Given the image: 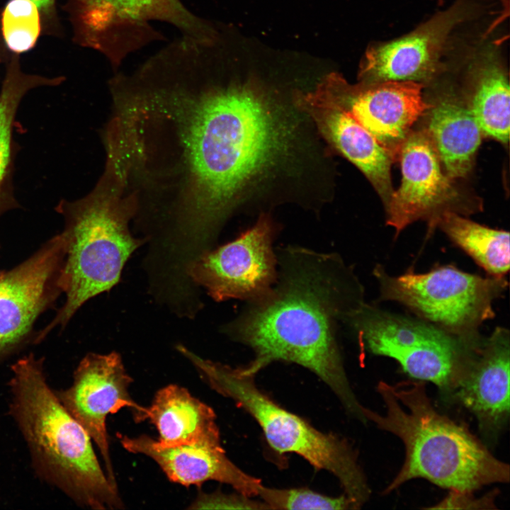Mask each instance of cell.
I'll use <instances>...</instances> for the list:
<instances>
[{
    "label": "cell",
    "instance_id": "12",
    "mask_svg": "<svg viewBox=\"0 0 510 510\" xmlns=\"http://www.w3.org/2000/svg\"><path fill=\"white\" fill-rule=\"evenodd\" d=\"M422 85L409 81L353 85L332 72L310 94L348 113L396 157L412 125L431 106L423 98Z\"/></svg>",
    "mask_w": 510,
    "mask_h": 510
},
{
    "label": "cell",
    "instance_id": "18",
    "mask_svg": "<svg viewBox=\"0 0 510 510\" xmlns=\"http://www.w3.org/2000/svg\"><path fill=\"white\" fill-rule=\"evenodd\" d=\"M295 103L312 119L325 140L363 173L386 205L394 191L390 175L394 154L339 106L309 92L297 94Z\"/></svg>",
    "mask_w": 510,
    "mask_h": 510
},
{
    "label": "cell",
    "instance_id": "8",
    "mask_svg": "<svg viewBox=\"0 0 510 510\" xmlns=\"http://www.w3.org/2000/svg\"><path fill=\"white\" fill-rule=\"evenodd\" d=\"M373 273L380 300L398 302L417 317L461 336L480 334V326L495 316L494 302L508 287L505 277H483L453 264L425 273L410 268L399 276L378 264Z\"/></svg>",
    "mask_w": 510,
    "mask_h": 510
},
{
    "label": "cell",
    "instance_id": "22",
    "mask_svg": "<svg viewBox=\"0 0 510 510\" xmlns=\"http://www.w3.org/2000/svg\"><path fill=\"white\" fill-rule=\"evenodd\" d=\"M62 81V76L47 78L23 73L16 60L7 68L0 91V217L11 210L21 208L14 196L13 186L16 152L13 133L21 101L32 89L57 86Z\"/></svg>",
    "mask_w": 510,
    "mask_h": 510
},
{
    "label": "cell",
    "instance_id": "4",
    "mask_svg": "<svg viewBox=\"0 0 510 510\" xmlns=\"http://www.w3.org/2000/svg\"><path fill=\"white\" fill-rule=\"evenodd\" d=\"M11 370L8 414L26 443L35 474L79 506L123 509L118 487L102 470L91 438L50 386L44 358L30 353Z\"/></svg>",
    "mask_w": 510,
    "mask_h": 510
},
{
    "label": "cell",
    "instance_id": "10",
    "mask_svg": "<svg viewBox=\"0 0 510 510\" xmlns=\"http://www.w3.org/2000/svg\"><path fill=\"white\" fill-rule=\"evenodd\" d=\"M62 232L10 270L0 271V365L34 344V325L63 293Z\"/></svg>",
    "mask_w": 510,
    "mask_h": 510
},
{
    "label": "cell",
    "instance_id": "21",
    "mask_svg": "<svg viewBox=\"0 0 510 510\" xmlns=\"http://www.w3.org/2000/svg\"><path fill=\"white\" fill-rule=\"evenodd\" d=\"M430 108L427 132L445 174L450 179L465 177L481 143L477 122L468 106L451 93L443 94Z\"/></svg>",
    "mask_w": 510,
    "mask_h": 510
},
{
    "label": "cell",
    "instance_id": "5",
    "mask_svg": "<svg viewBox=\"0 0 510 510\" xmlns=\"http://www.w3.org/2000/svg\"><path fill=\"white\" fill-rule=\"evenodd\" d=\"M55 210L64 221L61 282L65 301L52 320L35 334V344L55 327L64 329L89 300L114 287L127 261L146 243L130 232L133 210L118 184L105 171L90 193L74 201L62 199Z\"/></svg>",
    "mask_w": 510,
    "mask_h": 510
},
{
    "label": "cell",
    "instance_id": "17",
    "mask_svg": "<svg viewBox=\"0 0 510 510\" xmlns=\"http://www.w3.org/2000/svg\"><path fill=\"white\" fill-rule=\"evenodd\" d=\"M128 451L142 454L154 460L168 479L188 487L214 480L232 487L248 497H257L263 485L261 480L238 468L227 456L221 446H160L147 435L129 437L117 434Z\"/></svg>",
    "mask_w": 510,
    "mask_h": 510
},
{
    "label": "cell",
    "instance_id": "24",
    "mask_svg": "<svg viewBox=\"0 0 510 510\" xmlns=\"http://www.w3.org/2000/svg\"><path fill=\"white\" fill-rule=\"evenodd\" d=\"M1 27L10 50L17 53L29 50L40 35L39 8L32 0H10L2 13Z\"/></svg>",
    "mask_w": 510,
    "mask_h": 510
},
{
    "label": "cell",
    "instance_id": "6",
    "mask_svg": "<svg viewBox=\"0 0 510 510\" xmlns=\"http://www.w3.org/2000/svg\"><path fill=\"white\" fill-rule=\"evenodd\" d=\"M179 351L215 391L233 400L259 424L270 446L279 453H295L317 470L336 477L344 494L361 509L371 490L358 455L344 438L324 433L280 407L256 385L255 375L242 368L204 359L183 345Z\"/></svg>",
    "mask_w": 510,
    "mask_h": 510
},
{
    "label": "cell",
    "instance_id": "1",
    "mask_svg": "<svg viewBox=\"0 0 510 510\" xmlns=\"http://www.w3.org/2000/svg\"><path fill=\"white\" fill-rule=\"evenodd\" d=\"M276 253L271 289L249 302L222 332L254 351L245 373L256 375L275 361L296 363L318 376L346 412L366 424L365 407L351 387L336 339L338 323L366 302L361 283L338 254L296 246Z\"/></svg>",
    "mask_w": 510,
    "mask_h": 510
},
{
    "label": "cell",
    "instance_id": "20",
    "mask_svg": "<svg viewBox=\"0 0 510 510\" xmlns=\"http://www.w3.org/2000/svg\"><path fill=\"white\" fill-rule=\"evenodd\" d=\"M467 74L468 107L482 132L504 144L508 143L509 84L499 51L492 45L476 50L469 60Z\"/></svg>",
    "mask_w": 510,
    "mask_h": 510
},
{
    "label": "cell",
    "instance_id": "26",
    "mask_svg": "<svg viewBox=\"0 0 510 510\" xmlns=\"http://www.w3.org/2000/svg\"><path fill=\"white\" fill-rule=\"evenodd\" d=\"M188 509H269L262 501H254L240 493L200 492Z\"/></svg>",
    "mask_w": 510,
    "mask_h": 510
},
{
    "label": "cell",
    "instance_id": "9",
    "mask_svg": "<svg viewBox=\"0 0 510 510\" xmlns=\"http://www.w3.org/2000/svg\"><path fill=\"white\" fill-rule=\"evenodd\" d=\"M69 9L79 43L101 52L115 69L130 54L162 38L154 22L198 38L217 30L181 0H69Z\"/></svg>",
    "mask_w": 510,
    "mask_h": 510
},
{
    "label": "cell",
    "instance_id": "2",
    "mask_svg": "<svg viewBox=\"0 0 510 510\" xmlns=\"http://www.w3.org/2000/svg\"><path fill=\"white\" fill-rule=\"evenodd\" d=\"M293 136L283 108L254 79L220 81L203 168L210 233L217 236L244 191L288 153Z\"/></svg>",
    "mask_w": 510,
    "mask_h": 510
},
{
    "label": "cell",
    "instance_id": "13",
    "mask_svg": "<svg viewBox=\"0 0 510 510\" xmlns=\"http://www.w3.org/2000/svg\"><path fill=\"white\" fill-rule=\"evenodd\" d=\"M132 380L118 353H89L74 371L72 385L54 390L64 409L97 445L106 475L116 486L106 420L125 407L131 409L136 421L145 420L146 407L137 404L129 392Z\"/></svg>",
    "mask_w": 510,
    "mask_h": 510
},
{
    "label": "cell",
    "instance_id": "23",
    "mask_svg": "<svg viewBox=\"0 0 510 510\" xmlns=\"http://www.w3.org/2000/svg\"><path fill=\"white\" fill-rule=\"evenodd\" d=\"M435 227L469 255L489 276L505 277L510 266L509 232L484 226L452 210L442 212Z\"/></svg>",
    "mask_w": 510,
    "mask_h": 510
},
{
    "label": "cell",
    "instance_id": "28",
    "mask_svg": "<svg viewBox=\"0 0 510 510\" xmlns=\"http://www.w3.org/2000/svg\"><path fill=\"white\" fill-rule=\"evenodd\" d=\"M45 13H50L54 6L55 0H32Z\"/></svg>",
    "mask_w": 510,
    "mask_h": 510
},
{
    "label": "cell",
    "instance_id": "27",
    "mask_svg": "<svg viewBox=\"0 0 510 510\" xmlns=\"http://www.w3.org/2000/svg\"><path fill=\"white\" fill-rule=\"evenodd\" d=\"M498 489H493L485 494L476 497L474 492L448 490V494L440 502L427 509H465L486 510L496 509V499Z\"/></svg>",
    "mask_w": 510,
    "mask_h": 510
},
{
    "label": "cell",
    "instance_id": "14",
    "mask_svg": "<svg viewBox=\"0 0 510 510\" xmlns=\"http://www.w3.org/2000/svg\"><path fill=\"white\" fill-rule=\"evenodd\" d=\"M473 8L470 0H456L409 34L370 46L360 64L359 82L431 81L442 67L451 33L472 16Z\"/></svg>",
    "mask_w": 510,
    "mask_h": 510
},
{
    "label": "cell",
    "instance_id": "16",
    "mask_svg": "<svg viewBox=\"0 0 510 510\" xmlns=\"http://www.w3.org/2000/svg\"><path fill=\"white\" fill-rule=\"evenodd\" d=\"M509 331L497 327L482 336L447 398L472 414L481 434L491 440L509 418Z\"/></svg>",
    "mask_w": 510,
    "mask_h": 510
},
{
    "label": "cell",
    "instance_id": "11",
    "mask_svg": "<svg viewBox=\"0 0 510 510\" xmlns=\"http://www.w3.org/2000/svg\"><path fill=\"white\" fill-rule=\"evenodd\" d=\"M275 235L271 218L262 214L235 239L200 255L188 268L187 276L215 301L257 300L277 278Z\"/></svg>",
    "mask_w": 510,
    "mask_h": 510
},
{
    "label": "cell",
    "instance_id": "15",
    "mask_svg": "<svg viewBox=\"0 0 510 510\" xmlns=\"http://www.w3.org/2000/svg\"><path fill=\"white\" fill-rule=\"evenodd\" d=\"M402 182L387 205L386 224L395 229V237L412 223L426 220L429 232L439 215L456 196L451 179L443 172L441 162L426 131L411 132L398 154Z\"/></svg>",
    "mask_w": 510,
    "mask_h": 510
},
{
    "label": "cell",
    "instance_id": "19",
    "mask_svg": "<svg viewBox=\"0 0 510 510\" xmlns=\"http://www.w3.org/2000/svg\"><path fill=\"white\" fill-rule=\"evenodd\" d=\"M146 409L145 419L156 426L162 446H221L214 411L181 386L161 388Z\"/></svg>",
    "mask_w": 510,
    "mask_h": 510
},
{
    "label": "cell",
    "instance_id": "25",
    "mask_svg": "<svg viewBox=\"0 0 510 510\" xmlns=\"http://www.w3.org/2000/svg\"><path fill=\"white\" fill-rule=\"evenodd\" d=\"M258 496L269 509H356L353 502L344 494L334 497L307 488L279 489L262 485Z\"/></svg>",
    "mask_w": 510,
    "mask_h": 510
},
{
    "label": "cell",
    "instance_id": "7",
    "mask_svg": "<svg viewBox=\"0 0 510 510\" xmlns=\"http://www.w3.org/2000/svg\"><path fill=\"white\" fill-rule=\"evenodd\" d=\"M347 323L365 351L395 360L414 380L431 382L446 399L482 335L461 336L419 317L365 302Z\"/></svg>",
    "mask_w": 510,
    "mask_h": 510
},
{
    "label": "cell",
    "instance_id": "3",
    "mask_svg": "<svg viewBox=\"0 0 510 510\" xmlns=\"http://www.w3.org/2000/svg\"><path fill=\"white\" fill-rule=\"evenodd\" d=\"M377 391L385 412L365 407L366 420L397 436L405 449L404 461L382 494L416 478L448 490L474 492L484 486L509 482V464L496 458L467 424L440 413L424 381L390 385L380 380Z\"/></svg>",
    "mask_w": 510,
    "mask_h": 510
}]
</instances>
